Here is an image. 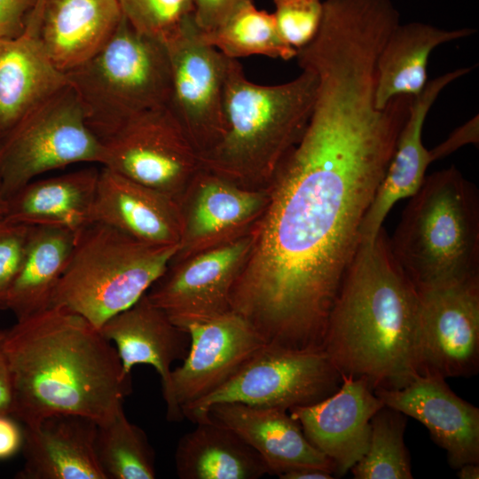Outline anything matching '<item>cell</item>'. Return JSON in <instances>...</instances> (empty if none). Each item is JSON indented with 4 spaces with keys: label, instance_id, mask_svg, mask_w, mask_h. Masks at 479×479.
<instances>
[{
    "label": "cell",
    "instance_id": "1",
    "mask_svg": "<svg viewBox=\"0 0 479 479\" xmlns=\"http://www.w3.org/2000/svg\"><path fill=\"white\" fill-rule=\"evenodd\" d=\"M378 109L368 87L322 82L307 127L278 167L248 257L231 294L265 343L322 346L365 216L407 120Z\"/></svg>",
    "mask_w": 479,
    "mask_h": 479
},
{
    "label": "cell",
    "instance_id": "2",
    "mask_svg": "<svg viewBox=\"0 0 479 479\" xmlns=\"http://www.w3.org/2000/svg\"><path fill=\"white\" fill-rule=\"evenodd\" d=\"M11 415L34 428L57 414L113 420L132 391L114 344L82 316L51 306L6 329Z\"/></svg>",
    "mask_w": 479,
    "mask_h": 479
},
{
    "label": "cell",
    "instance_id": "3",
    "mask_svg": "<svg viewBox=\"0 0 479 479\" xmlns=\"http://www.w3.org/2000/svg\"><path fill=\"white\" fill-rule=\"evenodd\" d=\"M420 294L397 263L382 227L359 244L331 309L321 349L341 375L374 390L419 374Z\"/></svg>",
    "mask_w": 479,
    "mask_h": 479
},
{
    "label": "cell",
    "instance_id": "4",
    "mask_svg": "<svg viewBox=\"0 0 479 479\" xmlns=\"http://www.w3.org/2000/svg\"><path fill=\"white\" fill-rule=\"evenodd\" d=\"M295 79L259 85L246 78L240 63L228 58L224 87L225 130L200 156L201 167L244 188L263 189L302 137L318 90L307 67Z\"/></svg>",
    "mask_w": 479,
    "mask_h": 479
},
{
    "label": "cell",
    "instance_id": "5",
    "mask_svg": "<svg viewBox=\"0 0 479 479\" xmlns=\"http://www.w3.org/2000/svg\"><path fill=\"white\" fill-rule=\"evenodd\" d=\"M389 243L418 291L479 277L476 186L454 166L426 177Z\"/></svg>",
    "mask_w": 479,
    "mask_h": 479
},
{
    "label": "cell",
    "instance_id": "6",
    "mask_svg": "<svg viewBox=\"0 0 479 479\" xmlns=\"http://www.w3.org/2000/svg\"><path fill=\"white\" fill-rule=\"evenodd\" d=\"M178 245H152L102 223L75 234L51 306L64 308L97 329L137 302L164 273Z\"/></svg>",
    "mask_w": 479,
    "mask_h": 479
},
{
    "label": "cell",
    "instance_id": "7",
    "mask_svg": "<svg viewBox=\"0 0 479 479\" xmlns=\"http://www.w3.org/2000/svg\"><path fill=\"white\" fill-rule=\"evenodd\" d=\"M65 74L88 127L102 143L136 115L169 105L165 43L137 32L124 17L98 53Z\"/></svg>",
    "mask_w": 479,
    "mask_h": 479
},
{
    "label": "cell",
    "instance_id": "8",
    "mask_svg": "<svg viewBox=\"0 0 479 479\" xmlns=\"http://www.w3.org/2000/svg\"><path fill=\"white\" fill-rule=\"evenodd\" d=\"M105 159V145L88 127L68 83L0 140V191L7 200L43 173L78 162L103 165Z\"/></svg>",
    "mask_w": 479,
    "mask_h": 479
},
{
    "label": "cell",
    "instance_id": "9",
    "mask_svg": "<svg viewBox=\"0 0 479 479\" xmlns=\"http://www.w3.org/2000/svg\"><path fill=\"white\" fill-rule=\"evenodd\" d=\"M342 375L322 349H292L264 343L227 381L182 408L183 418L208 420V411L222 403L288 411L333 394Z\"/></svg>",
    "mask_w": 479,
    "mask_h": 479
},
{
    "label": "cell",
    "instance_id": "10",
    "mask_svg": "<svg viewBox=\"0 0 479 479\" xmlns=\"http://www.w3.org/2000/svg\"><path fill=\"white\" fill-rule=\"evenodd\" d=\"M103 166L179 201L200 155L169 108L143 112L103 142Z\"/></svg>",
    "mask_w": 479,
    "mask_h": 479
},
{
    "label": "cell",
    "instance_id": "11",
    "mask_svg": "<svg viewBox=\"0 0 479 479\" xmlns=\"http://www.w3.org/2000/svg\"><path fill=\"white\" fill-rule=\"evenodd\" d=\"M171 68L169 108L200 155L223 137L228 58L202 37L193 15L165 43Z\"/></svg>",
    "mask_w": 479,
    "mask_h": 479
},
{
    "label": "cell",
    "instance_id": "12",
    "mask_svg": "<svg viewBox=\"0 0 479 479\" xmlns=\"http://www.w3.org/2000/svg\"><path fill=\"white\" fill-rule=\"evenodd\" d=\"M419 374L470 377L479 367V277L418 291Z\"/></svg>",
    "mask_w": 479,
    "mask_h": 479
},
{
    "label": "cell",
    "instance_id": "13",
    "mask_svg": "<svg viewBox=\"0 0 479 479\" xmlns=\"http://www.w3.org/2000/svg\"><path fill=\"white\" fill-rule=\"evenodd\" d=\"M190 348L182 364L172 369L162 391L167 419H183L182 408L209 394L227 381L265 342L251 324L231 310L188 324Z\"/></svg>",
    "mask_w": 479,
    "mask_h": 479
},
{
    "label": "cell",
    "instance_id": "14",
    "mask_svg": "<svg viewBox=\"0 0 479 479\" xmlns=\"http://www.w3.org/2000/svg\"><path fill=\"white\" fill-rule=\"evenodd\" d=\"M253 232L189 257L171 261L145 293L184 329L231 310L232 287L248 257Z\"/></svg>",
    "mask_w": 479,
    "mask_h": 479
},
{
    "label": "cell",
    "instance_id": "15",
    "mask_svg": "<svg viewBox=\"0 0 479 479\" xmlns=\"http://www.w3.org/2000/svg\"><path fill=\"white\" fill-rule=\"evenodd\" d=\"M268 189L244 188L201 168L179 200L178 261L250 233L262 216Z\"/></svg>",
    "mask_w": 479,
    "mask_h": 479
},
{
    "label": "cell",
    "instance_id": "16",
    "mask_svg": "<svg viewBox=\"0 0 479 479\" xmlns=\"http://www.w3.org/2000/svg\"><path fill=\"white\" fill-rule=\"evenodd\" d=\"M383 406L365 379L342 375L333 394L288 411L310 444L334 462L335 475L342 476L365 453L371 419Z\"/></svg>",
    "mask_w": 479,
    "mask_h": 479
},
{
    "label": "cell",
    "instance_id": "17",
    "mask_svg": "<svg viewBox=\"0 0 479 479\" xmlns=\"http://www.w3.org/2000/svg\"><path fill=\"white\" fill-rule=\"evenodd\" d=\"M373 391L384 405L422 423L453 468L479 463V409L457 396L444 378L418 374L401 389Z\"/></svg>",
    "mask_w": 479,
    "mask_h": 479
},
{
    "label": "cell",
    "instance_id": "18",
    "mask_svg": "<svg viewBox=\"0 0 479 479\" xmlns=\"http://www.w3.org/2000/svg\"><path fill=\"white\" fill-rule=\"evenodd\" d=\"M91 222L110 225L140 241L179 245V202L103 166L99 170Z\"/></svg>",
    "mask_w": 479,
    "mask_h": 479
},
{
    "label": "cell",
    "instance_id": "19",
    "mask_svg": "<svg viewBox=\"0 0 479 479\" xmlns=\"http://www.w3.org/2000/svg\"><path fill=\"white\" fill-rule=\"evenodd\" d=\"M472 67H460L427 82L422 91L412 97L409 116L399 134L394 153L386 169L361 227V242L373 240L398 200L413 195L426 177L432 162L422 143L426 116L440 92L451 82L467 75Z\"/></svg>",
    "mask_w": 479,
    "mask_h": 479
},
{
    "label": "cell",
    "instance_id": "20",
    "mask_svg": "<svg viewBox=\"0 0 479 479\" xmlns=\"http://www.w3.org/2000/svg\"><path fill=\"white\" fill-rule=\"evenodd\" d=\"M287 410L222 403L208 411L207 418L237 433L263 459L270 475L313 467L335 475L334 462L315 448L300 424Z\"/></svg>",
    "mask_w": 479,
    "mask_h": 479
},
{
    "label": "cell",
    "instance_id": "21",
    "mask_svg": "<svg viewBox=\"0 0 479 479\" xmlns=\"http://www.w3.org/2000/svg\"><path fill=\"white\" fill-rule=\"evenodd\" d=\"M98 424L57 414L23 430L24 464L17 479H106L96 456Z\"/></svg>",
    "mask_w": 479,
    "mask_h": 479
},
{
    "label": "cell",
    "instance_id": "22",
    "mask_svg": "<svg viewBox=\"0 0 479 479\" xmlns=\"http://www.w3.org/2000/svg\"><path fill=\"white\" fill-rule=\"evenodd\" d=\"M122 17L118 0H47L37 36L52 64L67 73L98 53Z\"/></svg>",
    "mask_w": 479,
    "mask_h": 479
},
{
    "label": "cell",
    "instance_id": "23",
    "mask_svg": "<svg viewBox=\"0 0 479 479\" xmlns=\"http://www.w3.org/2000/svg\"><path fill=\"white\" fill-rule=\"evenodd\" d=\"M99 331L114 343L125 375H131L137 365H152L161 378L162 391L169 386L173 363L183 360L190 348L188 332L176 326L145 294Z\"/></svg>",
    "mask_w": 479,
    "mask_h": 479
},
{
    "label": "cell",
    "instance_id": "24",
    "mask_svg": "<svg viewBox=\"0 0 479 479\" xmlns=\"http://www.w3.org/2000/svg\"><path fill=\"white\" fill-rule=\"evenodd\" d=\"M98 173L87 168L29 182L6 200L4 221L78 233L92 223Z\"/></svg>",
    "mask_w": 479,
    "mask_h": 479
},
{
    "label": "cell",
    "instance_id": "25",
    "mask_svg": "<svg viewBox=\"0 0 479 479\" xmlns=\"http://www.w3.org/2000/svg\"><path fill=\"white\" fill-rule=\"evenodd\" d=\"M68 84L37 35L0 39V140L28 113Z\"/></svg>",
    "mask_w": 479,
    "mask_h": 479
},
{
    "label": "cell",
    "instance_id": "26",
    "mask_svg": "<svg viewBox=\"0 0 479 479\" xmlns=\"http://www.w3.org/2000/svg\"><path fill=\"white\" fill-rule=\"evenodd\" d=\"M475 32L467 27L446 30L422 22L397 25L376 59V108H384L396 96L420 94L428 82V63L432 51Z\"/></svg>",
    "mask_w": 479,
    "mask_h": 479
},
{
    "label": "cell",
    "instance_id": "27",
    "mask_svg": "<svg viewBox=\"0 0 479 479\" xmlns=\"http://www.w3.org/2000/svg\"><path fill=\"white\" fill-rule=\"evenodd\" d=\"M175 451L181 479H257L270 471L261 456L237 433L210 419L195 423Z\"/></svg>",
    "mask_w": 479,
    "mask_h": 479
},
{
    "label": "cell",
    "instance_id": "28",
    "mask_svg": "<svg viewBox=\"0 0 479 479\" xmlns=\"http://www.w3.org/2000/svg\"><path fill=\"white\" fill-rule=\"evenodd\" d=\"M75 239V234L66 230L30 226L22 264L5 304L17 320L51 306Z\"/></svg>",
    "mask_w": 479,
    "mask_h": 479
},
{
    "label": "cell",
    "instance_id": "29",
    "mask_svg": "<svg viewBox=\"0 0 479 479\" xmlns=\"http://www.w3.org/2000/svg\"><path fill=\"white\" fill-rule=\"evenodd\" d=\"M201 34L207 43L230 59L264 55L288 60L297 52L281 37L273 13L258 10L254 2L237 9L214 30Z\"/></svg>",
    "mask_w": 479,
    "mask_h": 479
},
{
    "label": "cell",
    "instance_id": "30",
    "mask_svg": "<svg viewBox=\"0 0 479 479\" xmlns=\"http://www.w3.org/2000/svg\"><path fill=\"white\" fill-rule=\"evenodd\" d=\"M98 462L106 479H154L155 453L145 432L130 422L122 408L110 421L98 426Z\"/></svg>",
    "mask_w": 479,
    "mask_h": 479
},
{
    "label": "cell",
    "instance_id": "31",
    "mask_svg": "<svg viewBox=\"0 0 479 479\" xmlns=\"http://www.w3.org/2000/svg\"><path fill=\"white\" fill-rule=\"evenodd\" d=\"M367 450L350 469L356 479H412L408 451L404 441L406 419L384 405L371 419Z\"/></svg>",
    "mask_w": 479,
    "mask_h": 479
},
{
    "label": "cell",
    "instance_id": "32",
    "mask_svg": "<svg viewBox=\"0 0 479 479\" xmlns=\"http://www.w3.org/2000/svg\"><path fill=\"white\" fill-rule=\"evenodd\" d=\"M123 17L137 32L166 43L193 15V0H118Z\"/></svg>",
    "mask_w": 479,
    "mask_h": 479
},
{
    "label": "cell",
    "instance_id": "33",
    "mask_svg": "<svg viewBox=\"0 0 479 479\" xmlns=\"http://www.w3.org/2000/svg\"><path fill=\"white\" fill-rule=\"evenodd\" d=\"M273 3L278 30L287 44L298 50L314 39L323 18L321 0H273Z\"/></svg>",
    "mask_w": 479,
    "mask_h": 479
},
{
    "label": "cell",
    "instance_id": "34",
    "mask_svg": "<svg viewBox=\"0 0 479 479\" xmlns=\"http://www.w3.org/2000/svg\"><path fill=\"white\" fill-rule=\"evenodd\" d=\"M30 226L0 222V310H5L9 291L20 270Z\"/></svg>",
    "mask_w": 479,
    "mask_h": 479
},
{
    "label": "cell",
    "instance_id": "35",
    "mask_svg": "<svg viewBox=\"0 0 479 479\" xmlns=\"http://www.w3.org/2000/svg\"><path fill=\"white\" fill-rule=\"evenodd\" d=\"M253 0H193V20L202 32L219 27L232 13Z\"/></svg>",
    "mask_w": 479,
    "mask_h": 479
},
{
    "label": "cell",
    "instance_id": "36",
    "mask_svg": "<svg viewBox=\"0 0 479 479\" xmlns=\"http://www.w3.org/2000/svg\"><path fill=\"white\" fill-rule=\"evenodd\" d=\"M37 0H0V39L16 38L27 27Z\"/></svg>",
    "mask_w": 479,
    "mask_h": 479
},
{
    "label": "cell",
    "instance_id": "37",
    "mask_svg": "<svg viewBox=\"0 0 479 479\" xmlns=\"http://www.w3.org/2000/svg\"><path fill=\"white\" fill-rule=\"evenodd\" d=\"M479 118L474 116L462 126L457 128L446 140L428 150L432 162L444 158L467 144H478Z\"/></svg>",
    "mask_w": 479,
    "mask_h": 479
},
{
    "label": "cell",
    "instance_id": "38",
    "mask_svg": "<svg viewBox=\"0 0 479 479\" xmlns=\"http://www.w3.org/2000/svg\"><path fill=\"white\" fill-rule=\"evenodd\" d=\"M23 431L10 414L0 413V460L14 456L22 447Z\"/></svg>",
    "mask_w": 479,
    "mask_h": 479
},
{
    "label": "cell",
    "instance_id": "39",
    "mask_svg": "<svg viewBox=\"0 0 479 479\" xmlns=\"http://www.w3.org/2000/svg\"><path fill=\"white\" fill-rule=\"evenodd\" d=\"M6 330H0V413L11 415L12 402V376L5 351Z\"/></svg>",
    "mask_w": 479,
    "mask_h": 479
},
{
    "label": "cell",
    "instance_id": "40",
    "mask_svg": "<svg viewBox=\"0 0 479 479\" xmlns=\"http://www.w3.org/2000/svg\"><path fill=\"white\" fill-rule=\"evenodd\" d=\"M279 477L280 479H333L334 474L319 467H304L287 471Z\"/></svg>",
    "mask_w": 479,
    "mask_h": 479
},
{
    "label": "cell",
    "instance_id": "41",
    "mask_svg": "<svg viewBox=\"0 0 479 479\" xmlns=\"http://www.w3.org/2000/svg\"><path fill=\"white\" fill-rule=\"evenodd\" d=\"M46 2L47 0H37L35 9L28 18L27 27L24 31L25 33L31 35H38V30Z\"/></svg>",
    "mask_w": 479,
    "mask_h": 479
},
{
    "label": "cell",
    "instance_id": "42",
    "mask_svg": "<svg viewBox=\"0 0 479 479\" xmlns=\"http://www.w3.org/2000/svg\"><path fill=\"white\" fill-rule=\"evenodd\" d=\"M458 476L460 479H478V463H466L458 468Z\"/></svg>",
    "mask_w": 479,
    "mask_h": 479
},
{
    "label": "cell",
    "instance_id": "43",
    "mask_svg": "<svg viewBox=\"0 0 479 479\" xmlns=\"http://www.w3.org/2000/svg\"><path fill=\"white\" fill-rule=\"evenodd\" d=\"M6 208V200L3 197L0 191V222L4 220Z\"/></svg>",
    "mask_w": 479,
    "mask_h": 479
}]
</instances>
